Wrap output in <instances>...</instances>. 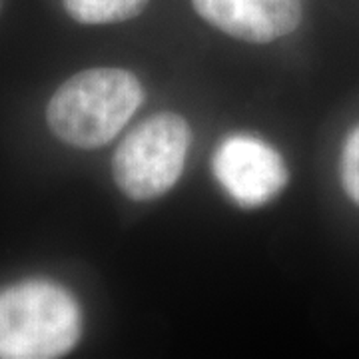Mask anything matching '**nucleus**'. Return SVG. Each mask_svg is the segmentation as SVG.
Returning <instances> with one entry per match:
<instances>
[{
    "instance_id": "obj_1",
    "label": "nucleus",
    "mask_w": 359,
    "mask_h": 359,
    "mask_svg": "<svg viewBox=\"0 0 359 359\" xmlns=\"http://www.w3.org/2000/svg\"><path fill=\"white\" fill-rule=\"evenodd\" d=\"M138 78L122 68H90L68 78L46 108V122L60 140L92 150L114 140L142 106Z\"/></svg>"
},
{
    "instance_id": "obj_2",
    "label": "nucleus",
    "mask_w": 359,
    "mask_h": 359,
    "mask_svg": "<svg viewBox=\"0 0 359 359\" xmlns=\"http://www.w3.org/2000/svg\"><path fill=\"white\" fill-rule=\"evenodd\" d=\"M82 334L76 299L44 280L0 292V359L62 358Z\"/></svg>"
},
{
    "instance_id": "obj_3",
    "label": "nucleus",
    "mask_w": 359,
    "mask_h": 359,
    "mask_svg": "<svg viewBox=\"0 0 359 359\" xmlns=\"http://www.w3.org/2000/svg\"><path fill=\"white\" fill-rule=\"evenodd\" d=\"M190 140L192 132L182 116L160 112L144 120L116 150L112 170L118 188L138 202L164 196L184 170Z\"/></svg>"
},
{
    "instance_id": "obj_4",
    "label": "nucleus",
    "mask_w": 359,
    "mask_h": 359,
    "mask_svg": "<svg viewBox=\"0 0 359 359\" xmlns=\"http://www.w3.org/2000/svg\"><path fill=\"white\" fill-rule=\"evenodd\" d=\"M214 176L236 204L259 208L282 194L290 172L282 156L266 142L231 136L214 154Z\"/></svg>"
},
{
    "instance_id": "obj_5",
    "label": "nucleus",
    "mask_w": 359,
    "mask_h": 359,
    "mask_svg": "<svg viewBox=\"0 0 359 359\" xmlns=\"http://www.w3.org/2000/svg\"><path fill=\"white\" fill-rule=\"evenodd\" d=\"M205 22L233 39L268 44L299 26V0H192Z\"/></svg>"
},
{
    "instance_id": "obj_6",
    "label": "nucleus",
    "mask_w": 359,
    "mask_h": 359,
    "mask_svg": "<svg viewBox=\"0 0 359 359\" xmlns=\"http://www.w3.org/2000/svg\"><path fill=\"white\" fill-rule=\"evenodd\" d=\"M148 2L150 0H65V6L76 22L112 25L138 16Z\"/></svg>"
},
{
    "instance_id": "obj_7",
    "label": "nucleus",
    "mask_w": 359,
    "mask_h": 359,
    "mask_svg": "<svg viewBox=\"0 0 359 359\" xmlns=\"http://www.w3.org/2000/svg\"><path fill=\"white\" fill-rule=\"evenodd\" d=\"M341 184L346 194L359 205V126L347 136L341 152Z\"/></svg>"
}]
</instances>
